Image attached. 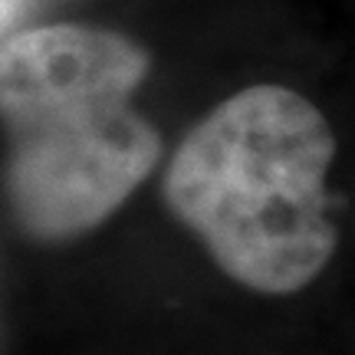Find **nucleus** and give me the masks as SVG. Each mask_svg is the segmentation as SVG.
<instances>
[{"label": "nucleus", "mask_w": 355, "mask_h": 355, "mask_svg": "<svg viewBox=\"0 0 355 355\" xmlns=\"http://www.w3.org/2000/svg\"><path fill=\"white\" fill-rule=\"evenodd\" d=\"M7 17V0H0V20Z\"/></svg>", "instance_id": "obj_3"}, {"label": "nucleus", "mask_w": 355, "mask_h": 355, "mask_svg": "<svg viewBox=\"0 0 355 355\" xmlns=\"http://www.w3.org/2000/svg\"><path fill=\"white\" fill-rule=\"evenodd\" d=\"M336 135L313 102L247 86L204 115L168 162L165 201L230 279L266 296L303 290L336 254Z\"/></svg>", "instance_id": "obj_2"}, {"label": "nucleus", "mask_w": 355, "mask_h": 355, "mask_svg": "<svg viewBox=\"0 0 355 355\" xmlns=\"http://www.w3.org/2000/svg\"><path fill=\"white\" fill-rule=\"evenodd\" d=\"M148 69V50L105 26H33L0 43L3 194L24 234L79 237L155 171L162 139L132 105Z\"/></svg>", "instance_id": "obj_1"}]
</instances>
